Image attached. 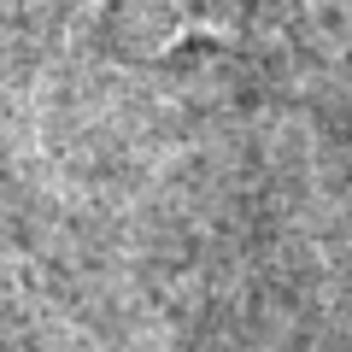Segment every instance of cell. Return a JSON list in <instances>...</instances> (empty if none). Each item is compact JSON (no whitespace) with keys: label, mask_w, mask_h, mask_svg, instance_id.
I'll return each mask as SVG.
<instances>
[{"label":"cell","mask_w":352,"mask_h":352,"mask_svg":"<svg viewBox=\"0 0 352 352\" xmlns=\"http://www.w3.org/2000/svg\"><path fill=\"white\" fill-rule=\"evenodd\" d=\"M235 0H76L65 47L76 41H124L135 53H176L188 41H229Z\"/></svg>","instance_id":"6da1fadb"}]
</instances>
